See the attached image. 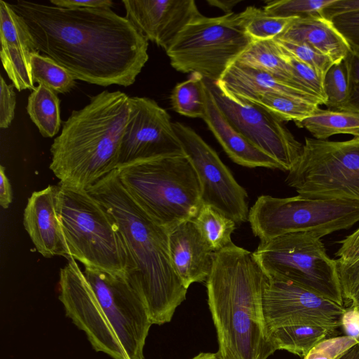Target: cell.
Segmentation results:
<instances>
[{"mask_svg": "<svg viewBox=\"0 0 359 359\" xmlns=\"http://www.w3.org/2000/svg\"><path fill=\"white\" fill-rule=\"evenodd\" d=\"M9 4L37 50L75 79L128 87L149 59L148 40L111 8H64L25 0Z\"/></svg>", "mask_w": 359, "mask_h": 359, "instance_id": "obj_1", "label": "cell"}, {"mask_svg": "<svg viewBox=\"0 0 359 359\" xmlns=\"http://www.w3.org/2000/svg\"><path fill=\"white\" fill-rule=\"evenodd\" d=\"M87 190L105 208L119 229L134 266L127 280L144 301L152 325L171 321L188 289L172 268L168 232L133 201L116 170Z\"/></svg>", "mask_w": 359, "mask_h": 359, "instance_id": "obj_2", "label": "cell"}, {"mask_svg": "<svg viewBox=\"0 0 359 359\" xmlns=\"http://www.w3.org/2000/svg\"><path fill=\"white\" fill-rule=\"evenodd\" d=\"M266 279L252 252L234 243L214 252L205 282L222 359H267L276 351L263 311Z\"/></svg>", "mask_w": 359, "mask_h": 359, "instance_id": "obj_3", "label": "cell"}, {"mask_svg": "<svg viewBox=\"0 0 359 359\" xmlns=\"http://www.w3.org/2000/svg\"><path fill=\"white\" fill-rule=\"evenodd\" d=\"M130 97L104 90L72 111L50 147V169L59 184L88 189L117 170Z\"/></svg>", "mask_w": 359, "mask_h": 359, "instance_id": "obj_4", "label": "cell"}, {"mask_svg": "<svg viewBox=\"0 0 359 359\" xmlns=\"http://www.w3.org/2000/svg\"><path fill=\"white\" fill-rule=\"evenodd\" d=\"M116 170L133 201L168 233L193 220L203 204L199 180L185 154L137 162Z\"/></svg>", "mask_w": 359, "mask_h": 359, "instance_id": "obj_5", "label": "cell"}, {"mask_svg": "<svg viewBox=\"0 0 359 359\" xmlns=\"http://www.w3.org/2000/svg\"><path fill=\"white\" fill-rule=\"evenodd\" d=\"M58 185V216L69 258L128 278L134 266L111 215L88 190Z\"/></svg>", "mask_w": 359, "mask_h": 359, "instance_id": "obj_6", "label": "cell"}, {"mask_svg": "<svg viewBox=\"0 0 359 359\" xmlns=\"http://www.w3.org/2000/svg\"><path fill=\"white\" fill-rule=\"evenodd\" d=\"M252 41L245 30L243 11L219 17L201 14L183 29L165 52L177 71L217 81Z\"/></svg>", "mask_w": 359, "mask_h": 359, "instance_id": "obj_7", "label": "cell"}, {"mask_svg": "<svg viewBox=\"0 0 359 359\" xmlns=\"http://www.w3.org/2000/svg\"><path fill=\"white\" fill-rule=\"evenodd\" d=\"M252 255L267 278L290 280L344 306L337 261L316 235L294 232L263 241Z\"/></svg>", "mask_w": 359, "mask_h": 359, "instance_id": "obj_8", "label": "cell"}, {"mask_svg": "<svg viewBox=\"0 0 359 359\" xmlns=\"http://www.w3.org/2000/svg\"><path fill=\"white\" fill-rule=\"evenodd\" d=\"M248 220L261 241L301 231L321 238L358 222L359 201L262 195L250 208Z\"/></svg>", "mask_w": 359, "mask_h": 359, "instance_id": "obj_9", "label": "cell"}, {"mask_svg": "<svg viewBox=\"0 0 359 359\" xmlns=\"http://www.w3.org/2000/svg\"><path fill=\"white\" fill-rule=\"evenodd\" d=\"M285 182L299 195L359 201V137L330 141L305 137Z\"/></svg>", "mask_w": 359, "mask_h": 359, "instance_id": "obj_10", "label": "cell"}, {"mask_svg": "<svg viewBox=\"0 0 359 359\" xmlns=\"http://www.w3.org/2000/svg\"><path fill=\"white\" fill-rule=\"evenodd\" d=\"M204 80L230 124L254 146L277 161L283 171H289L299 159L303 144L283 122L257 104L231 96L215 81Z\"/></svg>", "mask_w": 359, "mask_h": 359, "instance_id": "obj_11", "label": "cell"}, {"mask_svg": "<svg viewBox=\"0 0 359 359\" xmlns=\"http://www.w3.org/2000/svg\"><path fill=\"white\" fill-rule=\"evenodd\" d=\"M84 275L114 330L128 359H144L152 325L147 308L126 278L85 268Z\"/></svg>", "mask_w": 359, "mask_h": 359, "instance_id": "obj_12", "label": "cell"}, {"mask_svg": "<svg viewBox=\"0 0 359 359\" xmlns=\"http://www.w3.org/2000/svg\"><path fill=\"white\" fill-rule=\"evenodd\" d=\"M172 126L184 154L196 172L202 203L220 211L237 225L245 222L249 213L245 189L194 129L178 121L172 122Z\"/></svg>", "mask_w": 359, "mask_h": 359, "instance_id": "obj_13", "label": "cell"}, {"mask_svg": "<svg viewBox=\"0 0 359 359\" xmlns=\"http://www.w3.org/2000/svg\"><path fill=\"white\" fill-rule=\"evenodd\" d=\"M129 103L118 168L159 157L184 154L166 110L145 97H130Z\"/></svg>", "mask_w": 359, "mask_h": 359, "instance_id": "obj_14", "label": "cell"}, {"mask_svg": "<svg viewBox=\"0 0 359 359\" xmlns=\"http://www.w3.org/2000/svg\"><path fill=\"white\" fill-rule=\"evenodd\" d=\"M60 270L59 299L66 315L84 332L93 348L112 359H128L84 273L73 258Z\"/></svg>", "mask_w": 359, "mask_h": 359, "instance_id": "obj_15", "label": "cell"}, {"mask_svg": "<svg viewBox=\"0 0 359 359\" xmlns=\"http://www.w3.org/2000/svg\"><path fill=\"white\" fill-rule=\"evenodd\" d=\"M263 311L269 328L312 325L338 329L346 308L287 280L267 278Z\"/></svg>", "mask_w": 359, "mask_h": 359, "instance_id": "obj_16", "label": "cell"}, {"mask_svg": "<svg viewBox=\"0 0 359 359\" xmlns=\"http://www.w3.org/2000/svg\"><path fill=\"white\" fill-rule=\"evenodd\" d=\"M126 18L165 51L183 29L201 15L194 0H123Z\"/></svg>", "mask_w": 359, "mask_h": 359, "instance_id": "obj_17", "label": "cell"}, {"mask_svg": "<svg viewBox=\"0 0 359 359\" xmlns=\"http://www.w3.org/2000/svg\"><path fill=\"white\" fill-rule=\"evenodd\" d=\"M59 185L34 191L27 200L23 225L38 252L46 258L70 257L58 216Z\"/></svg>", "mask_w": 359, "mask_h": 359, "instance_id": "obj_18", "label": "cell"}, {"mask_svg": "<svg viewBox=\"0 0 359 359\" xmlns=\"http://www.w3.org/2000/svg\"><path fill=\"white\" fill-rule=\"evenodd\" d=\"M0 55L4 70L18 90H34L31 54L38 51L20 17L9 3L0 0Z\"/></svg>", "mask_w": 359, "mask_h": 359, "instance_id": "obj_19", "label": "cell"}, {"mask_svg": "<svg viewBox=\"0 0 359 359\" xmlns=\"http://www.w3.org/2000/svg\"><path fill=\"white\" fill-rule=\"evenodd\" d=\"M168 248L172 268L187 289L194 283L207 280L214 252L193 220L180 224L168 233Z\"/></svg>", "mask_w": 359, "mask_h": 359, "instance_id": "obj_20", "label": "cell"}, {"mask_svg": "<svg viewBox=\"0 0 359 359\" xmlns=\"http://www.w3.org/2000/svg\"><path fill=\"white\" fill-rule=\"evenodd\" d=\"M215 82L229 95L243 101H249L263 93H272L310 103L323 104L321 100L310 90L266 72L241 65L236 61Z\"/></svg>", "mask_w": 359, "mask_h": 359, "instance_id": "obj_21", "label": "cell"}, {"mask_svg": "<svg viewBox=\"0 0 359 359\" xmlns=\"http://www.w3.org/2000/svg\"><path fill=\"white\" fill-rule=\"evenodd\" d=\"M205 86L206 107L203 119L228 156L243 166L283 171L277 161L254 146L230 124L215 103L208 87Z\"/></svg>", "mask_w": 359, "mask_h": 359, "instance_id": "obj_22", "label": "cell"}, {"mask_svg": "<svg viewBox=\"0 0 359 359\" xmlns=\"http://www.w3.org/2000/svg\"><path fill=\"white\" fill-rule=\"evenodd\" d=\"M304 43L328 57L333 64L344 60L352 49L331 20L323 15L296 19L279 37Z\"/></svg>", "mask_w": 359, "mask_h": 359, "instance_id": "obj_23", "label": "cell"}, {"mask_svg": "<svg viewBox=\"0 0 359 359\" xmlns=\"http://www.w3.org/2000/svg\"><path fill=\"white\" fill-rule=\"evenodd\" d=\"M236 61L241 65L266 72L281 80L307 89L295 81L292 69L285 60L281 48L273 39L253 41Z\"/></svg>", "mask_w": 359, "mask_h": 359, "instance_id": "obj_24", "label": "cell"}, {"mask_svg": "<svg viewBox=\"0 0 359 359\" xmlns=\"http://www.w3.org/2000/svg\"><path fill=\"white\" fill-rule=\"evenodd\" d=\"M337 330L312 325H290L269 328L268 337L275 351L285 350L304 357L320 341L335 334Z\"/></svg>", "mask_w": 359, "mask_h": 359, "instance_id": "obj_25", "label": "cell"}, {"mask_svg": "<svg viewBox=\"0 0 359 359\" xmlns=\"http://www.w3.org/2000/svg\"><path fill=\"white\" fill-rule=\"evenodd\" d=\"M305 128L315 139L327 140L338 134H348L359 137V113L318 108L310 116L294 122Z\"/></svg>", "mask_w": 359, "mask_h": 359, "instance_id": "obj_26", "label": "cell"}, {"mask_svg": "<svg viewBox=\"0 0 359 359\" xmlns=\"http://www.w3.org/2000/svg\"><path fill=\"white\" fill-rule=\"evenodd\" d=\"M60 103L57 94L42 85L35 87L28 97L27 114L44 137H54L59 132Z\"/></svg>", "mask_w": 359, "mask_h": 359, "instance_id": "obj_27", "label": "cell"}, {"mask_svg": "<svg viewBox=\"0 0 359 359\" xmlns=\"http://www.w3.org/2000/svg\"><path fill=\"white\" fill-rule=\"evenodd\" d=\"M193 221L203 238L214 252L233 243L231 234L237 224L232 219L213 207L202 204Z\"/></svg>", "mask_w": 359, "mask_h": 359, "instance_id": "obj_28", "label": "cell"}, {"mask_svg": "<svg viewBox=\"0 0 359 359\" xmlns=\"http://www.w3.org/2000/svg\"><path fill=\"white\" fill-rule=\"evenodd\" d=\"M170 102L177 113L203 118L206 107V86L203 77L192 73L188 79L177 83L171 93Z\"/></svg>", "mask_w": 359, "mask_h": 359, "instance_id": "obj_29", "label": "cell"}, {"mask_svg": "<svg viewBox=\"0 0 359 359\" xmlns=\"http://www.w3.org/2000/svg\"><path fill=\"white\" fill-rule=\"evenodd\" d=\"M30 66L34 83H38L56 94L67 93L76 84L75 78L66 69L39 51L31 54Z\"/></svg>", "mask_w": 359, "mask_h": 359, "instance_id": "obj_30", "label": "cell"}, {"mask_svg": "<svg viewBox=\"0 0 359 359\" xmlns=\"http://www.w3.org/2000/svg\"><path fill=\"white\" fill-rule=\"evenodd\" d=\"M245 102L264 108L283 122L303 120L310 116L320 106L272 93L261 94Z\"/></svg>", "mask_w": 359, "mask_h": 359, "instance_id": "obj_31", "label": "cell"}, {"mask_svg": "<svg viewBox=\"0 0 359 359\" xmlns=\"http://www.w3.org/2000/svg\"><path fill=\"white\" fill-rule=\"evenodd\" d=\"M243 13L245 32L253 41L275 39L299 18L271 15L254 6L247 7Z\"/></svg>", "mask_w": 359, "mask_h": 359, "instance_id": "obj_32", "label": "cell"}, {"mask_svg": "<svg viewBox=\"0 0 359 359\" xmlns=\"http://www.w3.org/2000/svg\"><path fill=\"white\" fill-rule=\"evenodd\" d=\"M335 0H273L266 1L263 10L268 14L283 18H306L323 15L325 8Z\"/></svg>", "mask_w": 359, "mask_h": 359, "instance_id": "obj_33", "label": "cell"}, {"mask_svg": "<svg viewBox=\"0 0 359 359\" xmlns=\"http://www.w3.org/2000/svg\"><path fill=\"white\" fill-rule=\"evenodd\" d=\"M323 87L327 109L341 110L346 103L348 91V72L346 60L330 67L324 76Z\"/></svg>", "mask_w": 359, "mask_h": 359, "instance_id": "obj_34", "label": "cell"}, {"mask_svg": "<svg viewBox=\"0 0 359 359\" xmlns=\"http://www.w3.org/2000/svg\"><path fill=\"white\" fill-rule=\"evenodd\" d=\"M273 40L287 53L311 67L323 76L333 65L328 57L318 53L306 43H297L281 38H276Z\"/></svg>", "mask_w": 359, "mask_h": 359, "instance_id": "obj_35", "label": "cell"}, {"mask_svg": "<svg viewBox=\"0 0 359 359\" xmlns=\"http://www.w3.org/2000/svg\"><path fill=\"white\" fill-rule=\"evenodd\" d=\"M281 49L285 60L292 69L295 81L316 95L325 105L326 96L323 87L324 76L319 74L311 67L294 58L282 48Z\"/></svg>", "mask_w": 359, "mask_h": 359, "instance_id": "obj_36", "label": "cell"}, {"mask_svg": "<svg viewBox=\"0 0 359 359\" xmlns=\"http://www.w3.org/2000/svg\"><path fill=\"white\" fill-rule=\"evenodd\" d=\"M358 343L346 335L330 337L316 344L304 359H337Z\"/></svg>", "mask_w": 359, "mask_h": 359, "instance_id": "obj_37", "label": "cell"}, {"mask_svg": "<svg viewBox=\"0 0 359 359\" xmlns=\"http://www.w3.org/2000/svg\"><path fill=\"white\" fill-rule=\"evenodd\" d=\"M337 261L344 299L359 309V259L347 263Z\"/></svg>", "mask_w": 359, "mask_h": 359, "instance_id": "obj_38", "label": "cell"}, {"mask_svg": "<svg viewBox=\"0 0 359 359\" xmlns=\"http://www.w3.org/2000/svg\"><path fill=\"white\" fill-rule=\"evenodd\" d=\"M345 60L348 72V91L341 110L359 113V51L352 50Z\"/></svg>", "mask_w": 359, "mask_h": 359, "instance_id": "obj_39", "label": "cell"}, {"mask_svg": "<svg viewBox=\"0 0 359 359\" xmlns=\"http://www.w3.org/2000/svg\"><path fill=\"white\" fill-rule=\"evenodd\" d=\"M331 20L351 49L359 51V11L338 15Z\"/></svg>", "mask_w": 359, "mask_h": 359, "instance_id": "obj_40", "label": "cell"}, {"mask_svg": "<svg viewBox=\"0 0 359 359\" xmlns=\"http://www.w3.org/2000/svg\"><path fill=\"white\" fill-rule=\"evenodd\" d=\"M13 84L6 83L4 77H0V128H8L15 115L16 95Z\"/></svg>", "mask_w": 359, "mask_h": 359, "instance_id": "obj_41", "label": "cell"}, {"mask_svg": "<svg viewBox=\"0 0 359 359\" xmlns=\"http://www.w3.org/2000/svg\"><path fill=\"white\" fill-rule=\"evenodd\" d=\"M337 243L341 245L336 253L338 261L347 263L359 259V228Z\"/></svg>", "mask_w": 359, "mask_h": 359, "instance_id": "obj_42", "label": "cell"}, {"mask_svg": "<svg viewBox=\"0 0 359 359\" xmlns=\"http://www.w3.org/2000/svg\"><path fill=\"white\" fill-rule=\"evenodd\" d=\"M341 327L346 336L359 342V309L351 306L346 309L341 318Z\"/></svg>", "mask_w": 359, "mask_h": 359, "instance_id": "obj_43", "label": "cell"}, {"mask_svg": "<svg viewBox=\"0 0 359 359\" xmlns=\"http://www.w3.org/2000/svg\"><path fill=\"white\" fill-rule=\"evenodd\" d=\"M359 11V0H335L325 8L323 15L331 20L340 14Z\"/></svg>", "mask_w": 359, "mask_h": 359, "instance_id": "obj_44", "label": "cell"}, {"mask_svg": "<svg viewBox=\"0 0 359 359\" xmlns=\"http://www.w3.org/2000/svg\"><path fill=\"white\" fill-rule=\"evenodd\" d=\"M50 4L64 8H111L110 0H50Z\"/></svg>", "mask_w": 359, "mask_h": 359, "instance_id": "obj_45", "label": "cell"}, {"mask_svg": "<svg viewBox=\"0 0 359 359\" xmlns=\"http://www.w3.org/2000/svg\"><path fill=\"white\" fill-rule=\"evenodd\" d=\"M6 168L0 166V205L6 209L12 203L13 196L11 183L5 172Z\"/></svg>", "mask_w": 359, "mask_h": 359, "instance_id": "obj_46", "label": "cell"}, {"mask_svg": "<svg viewBox=\"0 0 359 359\" xmlns=\"http://www.w3.org/2000/svg\"><path fill=\"white\" fill-rule=\"evenodd\" d=\"M207 3L211 6L222 10L225 14L233 13L232 9L242 0H207Z\"/></svg>", "mask_w": 359, "mask_h": 359, "instance_id": "obj_47", "label": "cell"}, {"mask_svg": "<svg viewBox=\"0 0 359 359\" xmlns=\"http://www.w3.org/2000/svg\"><path fill=\"white\" fill-rule=\"evenodd\" d=\"M337 359H359V343L353 346Z\"/></svg>", "mask_w": 359, "mask_h": 359, "instance_id": "obj_48", "label": "cell"}, {"mask_svg": "<svg viewBox=\"0 0 359 359\" xmlns=\"http://www.w3.org/2000/svg\"><path fill=\"white\" fill-rule=\"evenodd\" d=\"M191 359H222L217 353H200Z\"/></svg>", "mask_w": 359, "mask_h": 359, "instance_id": "obj_49", "label": "cell"}]
</instances>
